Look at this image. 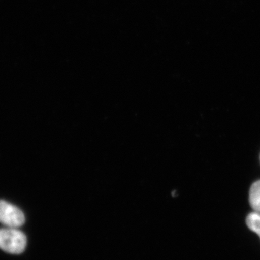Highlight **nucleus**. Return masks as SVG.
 Returning <instances> with one entry per match:
<instances>
[{
	"label": "nucleus",
	"instance_id": "1",
	"mask_svg": "<svg viewBox=\"0 0 260 260\" xmlns=\"http://www.w3.org/2000/svg\"><path fill=\"white\" fill-rule=\"evenodd\" d=\"M27 245L25 234L16 228L0 229V249L10 254H21Z\"/></svg>",
	"mask_w": 260,
	"mask_h": 260
},
{
	"label": "nucleus",
	"instance_id": "2",
	"mask_svg": "<svg viewBox=\"0 0 260 260\" xmlns=\"http://www.w3.org/2000/svg\"><path fill=\"white\" fill-rule=\"evenodd\" d=\"M23 212L15 205L0 200V223L10 228L21 226L25 223Z\"/></svg>",
	"mask_w": 260,
	"mask_h": 260
},
{
	"label": "nucleus",
	"instance_id": "3",
	"mask_svg": "<svg viewBox=\"0 0 260 260\" xmlns=\"http://www.w3.org/2000/svg\"><path fill=\"white\" fill-rule=\"evenodd\" d=\"M249 200L252 209L260 213V180L256 181L251 185Z\"/></svg>",
	"mask_w": 260,
	"mask_h": 260
},
{
	"label": "nucleus",
	"instance_id": "4",
	"mask_svg": "<svg viewBox=\"0 0 260 260\" xmlns=\"http://www.w3.org/2000/svg\"><path fill=\"white\" fill-rule=\"evenodd\" d=\"M246 223L248 228L260 238V213L254 211L249 213L246 217Z\"/></svg>",
	"mask_w": 260,
	"mask_h": 260
}]
</instances>
